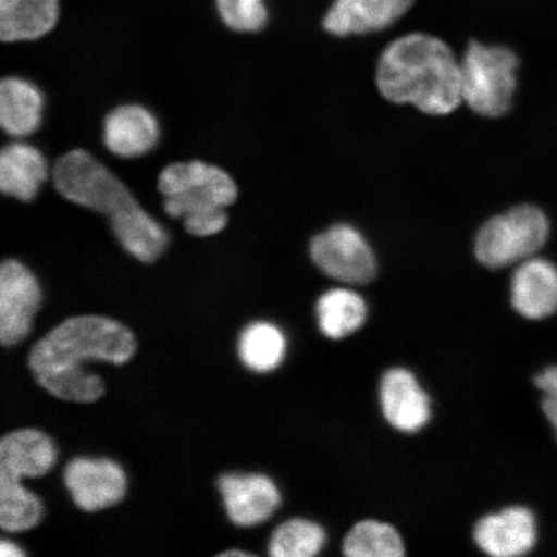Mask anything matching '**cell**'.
<instances>
[{"label":"cell","mask_w":557,"mask_h":557,"mask_svg":"<svg viewBox=\"0 0 557 557\" xmlns=\"http://www.w3.org/2000/svg\"><path fill=\"white\" fill-rule=\"evenodd\" d=\"M326 541L323 527L306 519H292L278 525L269 545L273 557H312L322 552Z\"/></svg>","instance_id":"cell-24"},{"label":"cell","mask_w":557,"mask_h":557,"mask_svg":"<svg viewBox=\"0 0 557 557\" xmlns=\"http://www.w3.org/2000/svg\"><path fill=\"white\" fill-rule=\"evenodd\" d=\"M64 482L75 505L87 512L120 504L127 490L123 469L108 458H74L66 465Z\"/></svg>","instance_id":"cell-9"},{"label":"cell","mask_w":557,"mask_h":557,"mask_svg":"<svg viewBox=\"0 0 557 557\" xmlns=\"http://www.w3.org/2000/svg\"><path fill=\"white\" fill-rule=\"evenodd\" d=\"M312 261L325 275L350 285L372 282L377 261L371 246L357 228L336 225L311 242Z\"/></svg>","instance_id":"cell-7"},{"label":"cell","mask_w":557,"mask_h":557,"mask_svg":"<svg viewBox=\"0 0 557 557\" xmlns=\"http://www.w3.org/2000/svg\"><path fill=\"white\" fill-rule=\"evenodd\" d=\"M380 400L386 421L403 433H417L430 421L429 396L407 369H389L383 375Z\"/></svg>","instance_id":"cell-14"},{"label":"cell","mask_w":557,"mask_h":557,"mask_svg":"<svg viewBox=\"0 0 557 557\" xmlns=\"http://www.w3.org/2000/svg\"><path fill=\"white\" fill-rule=\"evenodd\" d=\"M416 0H333L323 27L334 37L388 29L412 9Z\"/></svg>","instance_id":"cell-12"},{"label":"cell","mask_w":557,"mask_h":557,"mask_svg":"<svg viewBox=\"0 0 557 557\" xmlns=\"http://www.w3.org/2000/svg\"><path fill=\"white\" fill-rule=\"evenodd\" d=\"M511 304L528 320H545L557 312V267L531 257L518 264L511 278Z\"/></svg>","instance_id":"cell-15"},{"label":"cell","mask_w":557,"mask_h":557,"mask_svg":"<svg viewBox=\"0 0 557 557\" xmlns=\"http://www.w3.org/2000/svg\"><path fill=\"white\" fill-rule=\"evenodd\" d=\"M534 385L541 392L543 414L547 418L557 441V366L543 369L534 379Z\"/></svg>","instance_id":"cell-27"},{"label":"cell","mask_w":557,"mask_h":557,"mask_svg":"<svg viewBox=\"0 0 557 557\" xmlns=\"http://www.w3.org/2000/svg\"><path fill=\"white\" fill-rule=\"evenodd\" d=\"M215 4L221 20L234 32L257 33L268 24L264 0H215Z\"/></svg>","instance_id":"cell-26"},{"label":"cell","mask_w":557,"mask_h":557,"mask_svg":"<svg viewBox=\"0 0 557 557\" xmlns=\"http://www.w3.org/2000/svg\"><path fill=\"white\" fill-rule=\"evenodd\" d=\"M52 437L39 430L21 429L0 441V482L21 483L24 478H40L58 461Z\"/></svg>","instance_id":"cell-13"},{"label":"cell","mask_w":557,"mask_h":557,"mask_svg":"<svg viewBox=\"0 0 557 557\" xmlns=\"http://www.w3.org/2000/svg\"><path fill=\"white\" fill-rule=\"evenodd\" d=\"M159 123L150 110L137 103L121 104L103 122V143L111 154L135 159L156 148Z\"/></svg>","instance_id":"cell-16"},{"label":"cell","mask_w":557,"mask_h":557,"mask_svg":"<svg viewBox=\"0 0 557 557\" xmlns=\"http://www.w3.org/2000/svg\"><path fill=\"white\" fill-rule=\"evenodd\" d=\"M45 97L34 83L10 76L0 83V125L7 135L29 137L44 120Z\"/></svg>","instance_id":"cell-19"},{"label":"cell","mask_w":557,"mask_h":557,"mask_svg":"<svg viewBox=\"0 0 557 557\" xmlns=\"http://www.w3.org/2000/svg\"><path fill=\"white\" fill-rule=\"evenodd\" d=\"M287 339L276 325L257 322L240 334L239 357L243 364L255 372L274 371L285 357Z\"/></svg>","instance_id":"cell-22"},{"label":"cell","mask_w":557,"mask_h":557,"mask_svg":"<svg viewBox=\"0 0 557 557\" xmlns=\"http://www.w3.org/2000/svg\"><path fill=\"white\" fill-rule=\"evenodd\" d=\"M255 554H250L247 552H242V549H230V552H225L219 555V557H253Z\"/></svg>","instance_id":"cell-29"},{"label":"cell","mask_w":557,"mask_h":557,"mask_svg":"<svg viewBox=\"0 0 557 557\" xmlns=\"http://www.w3.org/2000/svg\"><path fill=\"white\" fill-rule=\"evenodd\" d=\"M44 518V505L23 484L0 482V527L18 533L37 527Z\"/></svg>","instance_id":"cell-25"},{"label":"cell","mask_w":557,"mask_h":557,"mask_svg":"<svg viewBox=\"0 0 557 557\" xmlns=\"http://www.w3.org/2000/svg\"><path fill=\"white\" fill-rule=\"evenodd\" d=\"M59 0H0V38L10 41L45 37L58 24Z\"/></svg>","instance_id":"cell-20"},{"label":"cell","mask_w":557,"mask_h":557,"mask_svg":"<svg viewBox=\"0 0 557 557\" xmlns=\"http://www.w3.org/2000/svg\"><path fill=\"white\" fill-rule=\"evenodd\" d=\"M25 553L9 540L0 542V557H24Z\"/></svg>","instance_id":"cell-28"},{"label":"cell","mask_w":557,"mask_h":557,"mask_svg":"<svg viewBox=\"0 0 557 557\" xmlns=\"http://www.w3.org/2000/svg\"><path fill=\"white\" fill-rule=\"evenodd\" d=\"M164 197V211L181 219L187 233L207 238L227 225L226 208L238 198V187L218 165L200 160L166 165L158 180Z\"/></svg>","instance_id":"cell-3"},{"label":"cell","mask_w":557,"mask_h":557,"mask_svg":"<svg viewBox=\"0 0 557 557\" xmlns=\"http://www.w3.org/2000/svg\"><path fill=\"white\" fill-rule=\"evenodd\" d=\"M41 304L38 278L25 264L5 260L0 268V343L16 346L29 336Z\"/></svg>","instance_id":"cell-8"},{"label":"cell","mask_w":557,"mask_h":557,"mask_svg":"<svg viewBox=\"0 0 557 557\" xmlns=\"http://www.w3.org/2000/svg\"><path fill=\"white\" fill-rule=\"evenodd\" d=\"M348 557H400L404 543L393 525L375 520H364L354 525L344 541Z\"/></svg>","instance_id":"cell-23"},{"label":"cell","mask_w":557,"mask_h":557,"mask_svg":"<svg viewBox=\"0 0 557 557\" xmlns=\"http://www.w3.org/2000/svg\"><path fill=\"white\" fill-rule=\"evenodd\" d=\"M548 233V220L540 208L515 207L479 230L475 253L486 268L512 267L534 257L545 246Z\"/></svg>","instance_id":"cell-5"},{"label":"cell","mask_w":557,"mask_h":557,"mask_svg":"<svg viewBox=\"0 0 557 557\" xmlns=\"http://www.w3.org/2000/svg\"><path fill=\"white\" fill-rule=\"evenodd\" d=\"M219 490L235 525H259L281 506V492L273 480L261 473H227L219 479Z\"/></svg>","instance_id":"cell-11"},{"label":"cell","mask_w":557,"mask_h":557,"mask_svg":"<svg viewBox=\"0 0 557 557\" xmlns=\"http://www.w3.org/2000/svg\"><path fill=\"white\" fill-rule=\"evenodd\" d=\"M518 67V55L508 48L471 41L461 62L463 101L480 115H505L517 89Z\"/></svg>","instance_id":"cell-4"},{"label":"cell","mask_w":557,"mask_h":557,"mask_svg":"<svg viewBox=\"0 0 557 557\" xmlns=\"http://www.w3.org/2000/svg\"><path fill=\"white\" fill-rule=\"evenodd\" d=\"M473 539L482 552L494 557L527 555L539 540L537 520L527 507H507L480 519Z\"/></svg>","instance_id":"cell-10"},{"label":"cell","mask_w":557,"mask_h":557,"mask_svg":"<svg viewBox=\"0 0 557 557\" xmlns=\"http://www.w3.org/2000/svg\"><path fill=\"white\" fill-rule=\"evenodd\" d=\"M50 170L39 149L15 141L0 154V189L21 201H32L45 185Z\"/></svg>","instance_id":"cell-17"},{"label":"cell","mask_w":557,"mask_h":557,"mask_svg":"<svg viewBox=\"0 0 557 557\" xmlns=\"http://www.w3.org/2000/svg\"><path fill=\"white\" fill-rule=\"evenodd\" d=\"M367 315L364 298L351 289H331L318 299L319 329L329 338L350 336L363 326Z\"/></svg>","instance_id":"cell-21"},{"label":"cell","mask_w":557,"mask_h":557,"mask_svg":"<svg viewBox=\"0 0 557 557\" xmlns=\"http://www.w3.org/2000/svg\"><path fill=\"white\" fill-rule=\"evenodd\" d=\"M110 222L121 246L138 261L154 262L169 246L164 227L136 200L111 214Z\"/></svg>","instance_id":"cell-18"},{"label":"cell","mask_w":557,"mask_h":557,"mask_svg":"<svg viewBox=\"0 0 557 557\" xmlns=\"http://www.w3.org/2000/svg\"><path fill=\"white\" fill-rule=\"evenodd\" d=\"M377 86L386 100L410 103L430 115H447L462 99L461 64L444 40L410 33L382 52Z\"/></svg>","instance_id":"cell-2"},{"label":"cell","mask_w":557,"mask_h":557,"mask_svg":"<svg viewBox=\"0 0 557 557\" xmlns=\"http://www.w3.org/2000/svg\"><path fill=\"white\" fill-rule=\"evenodd\" d=\"M134 333L116 320L99 315L66 319L32 347L27 366L38 385L61 400L94 403L104 393L92 361L122 366L136 352Z\"/></svg>","instance_id":"cell-1"},{"label":"cell","mask_w":557,"mask_h":557,"mask_svg":"<svg viewBox=\"0 0 557 557\" xmlns=\"http://www.w3.org/2000/svg\"><path fill=\"white\" fill-rule=\"evenodd\" d=\"M52 180L61 197L109 218L136 200L113 172L82 149L69 151L55 162Z\"/></svg>","instance_id":"cell-6"}]
</instances>
